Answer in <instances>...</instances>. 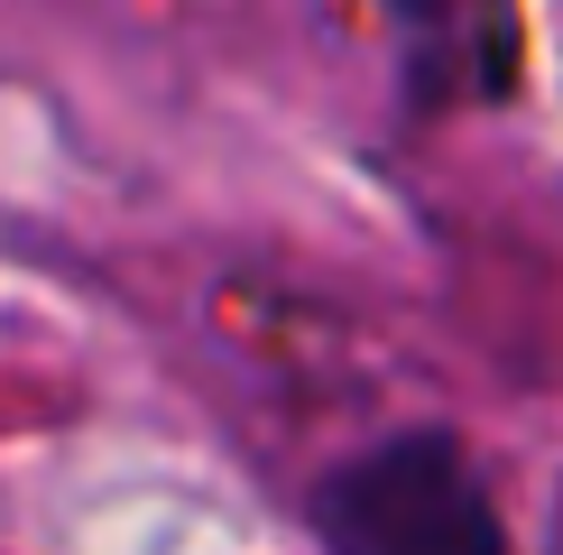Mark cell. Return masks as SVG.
Instances as JSON below:
<instances>
[{
    "mask_svg": "<svg viewBox=\"0 0 563 555\" xmlns=\"http://www.w3.org/2000/svg\"><path fill=\"white\" fill-rule=\"evenodd\" d=\"M314 527L333 555H508L481 463L443 426H397L333 463L314 491Z\"/></svg>",
    "mask_w": 563,
    "mask_h": 555,
    "instance_id": "6da1fadb",
    "label": "cell"
}]
</instances>
